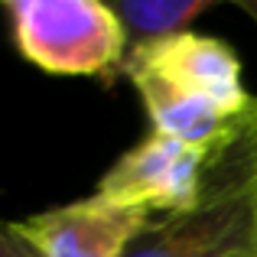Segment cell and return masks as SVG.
Segmentation results:
<instances>
[{
  "instance_id": "1",
  "label": "cell",
  "mask_w": 257,
  "mask_h": 257,
  "mask_svg": "<svg viewBox=\"0 0 257 257\" xmlns=\"http://www.w3.org/2000/svg\"><path fill=\"white\" fill-rule=\"evenodd\" d=\"M127 257H257V98L212 153L199 199L150 218Z\"/></svg>"
},
{
  "instance_id": "2",
  "label": "cell",
  "mask_w": 257,
  "mask_h": 257,
  "mask_svg": "<svg viewBox=\"0 0 257 257\" xmlns=\"http://www.w3.org/2000/svg\"><path fill=\"white\" fill-rule=\"evenodd\" d=\"M4 13L20 56L49 75H120L131 39L101 0H7Z\"/></svg>"
},
{
  "instance_id": "3",
  "label": "cell",
  "mask_w": 257,
  "mask_h": 257,
  "mask_svg": "<svg viewBox=\"0 0 257 257\" xmlns=\"http://www.w3.org/2000/svg\"><path fill=\"white\" fill-rule=\"evenodd\" d=\"M208 160L212 153L150 131L107 166L94 195L160 215L182 212L199 199Z\"/></svg>"
},
{
  "instance_id": "4",
  "label": "cell",
  "mask_w": 257,
  "mask_h": 257,
  "mask_svg": "<svg viewBox=\"0 0 257 257\" xmlns=\"http://www.w3.org/2000/svg\"><path fill=\"white\" fill-rule=\"evenodd\" d=\"M124 69H144L166 78L170 85L208 98L228 114H244L257 94L244 88L241 59L225 39L202 36V33H179L147 46H131Z\"/></svg>"
},
{
  "instance_id": "5",
  "label": "cell",
  "mask_w": 257,
  "mask_h": 257,
  "mask_svg": "<svg viewBox=\"0 0 257 257\" xmlns=\"http://www.w3.org/2000/svg\"><path fill=\"white\" fill-rule=\"evenodd\" d=\"M153 212L107 202L101 195L52 205L17 221L20 234L43 257H127Z\"/></svg>"
},
{
  "instance_id": "6",
  "label": "cell",
  "mask_w": 257,
  "mask_h": 257,
  "mask_svg": "<svg viewBox=\"0 0 257 257\" xmlns=\"http://www.w3.org/2000/svg\"><path fill=\"white\" fill-rule=\"evenodd\" d=\"M124 78H131V85L140 91V101L147 107V117H150L153 131L173 137L179 144L199 147L205 153H215L218 147H225L228 140L238 134L244 114H228L218 104H212L208 98L192 91H182V88L170 85L166 78L153 75L144 69H124Z\"/></svg>"
},
{
  "instance_id": "7",
  "label": "cell",
  "mask_w": 257,
  "mask_h": 257,
  "mask_svg": "<svg viewBox=\"0 0 257 257\" xmlns=\"http://www.w3.org/2000/svg\"><path fill=\"white\" fill-rule=\"evenodd\" d=\"M111 7L131 46H147L189 33V26L215 7V0H120Z\"/></svg>"
},
{
  "instance_id": "8",
  "label": "cell",
  "mask_w": 257,
  "mask_h": 257,
  "mask_svg": "<svg viewBox=\"0 0 257 257\" xmlns=\"http://www.w3.org/2000/svg\"><path fill=\"white\" fill-rule=\"evenodd\" d=\"M0 257H43L20 234L17 221H0Z\"/></svg>"
}]
</instances>
